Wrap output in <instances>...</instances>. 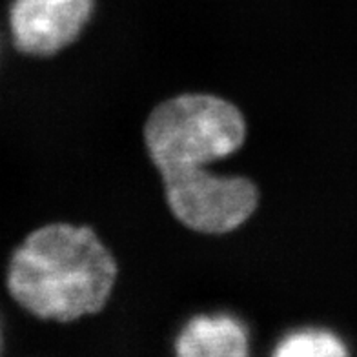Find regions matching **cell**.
<instances>
[{
  "label": "cell",
  "mask_w": 357,
  "mask_h": 357,
  "mask_svg": "<svg viewBox=\"0 0 357 357\" xmlns=\"http://www.w3.org/2000/svg\"><path fill=\"white\" fill-rule=\"evenodd\" d=\"M117 278V263L86 226L47 225L15 250L8 290L40 319L73 321L97 314Z\"/></svg>",
  "instance_id": "cell-1"
},
{
  "label": "cell",
  "mask_w": 357,
  "mask_h": 357,
  "mask_svg": "<svg viewBox=\"0 0 357 357\" xmlns=\"http://www.w3.org/2000/svg\"><path fill=\"white\" fill-rule=\"evenodd\" d=\"M246 135L241 112L212 95H181L159 104L144 128V139L160 175L190 169L228 157Z\"/></svg>",
  "instance_id": "cell-2"
},
{
  "label": "cell",
  "mask_w": 357,
  "mask_h": 357,
  "mask_svg": "<svg viewBox=\"0 0 357 357\" xmlns=\"http://www.w3.org/2000/svg\"><path fill=\"white\" fill-rule=\"evenodd\" d=\"M166 199L178 221L204 234H225L257 208L255 184L245 177H221L206 169L162 175Z\"/></svg>",
  "instance_id": "cell-3"
},
{
  "label": "cell",
  "mask_w": 357,
  "mask_h": 357,
  "mask_svg": "<svg viewBox=\"0 0 357 357\" xmlns=\"http://www.w3.org/2000/svg\"><path fill=\"white\" fill-rule=\"evenodd\" d=\"M93 0H13L10 28L17 50L50 56L70 46L88 24Z\"/></svg>",
  "instance_id": "cell-4"
},
{
  "label": "cell",
  "mask_w": 357,
  "mask_h": 357,
  "mask_svg": "<svg viewBox=\"0 0 357 357\" xmlns=\"http://www.w3.org/2000/svg\"><path fill=\"white\" fill-rule=\"evenodd\" d=\"M175 350L183 357H245L248 334L230 315H201L184 326Z\"/></svg>",
  "instance_id": "cell-5"
},
{
  "label": "cell",
  "mask_w": 357,
  "mask_h": 357,
  "mask_svg": "<svg viewBox=\"0 0 357 357\" xmlns=\"http://www.w3.org/2000/svg\"><path fill=\"white\" fill-rule=\"evenodd\" d=\"M347 354L343 341L326 330L294 332L275 348L278 357H339Z\"/></svg>",
  "instance_id": "cell-6"
}]
</instances>
